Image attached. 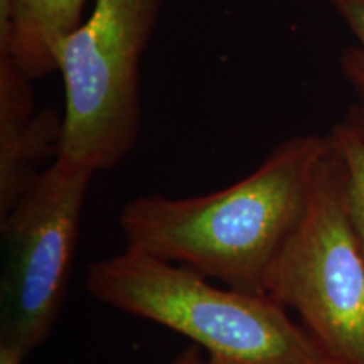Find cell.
<instances>
[{
	"instance_id": "4",
	"label": "cell",
	"mask_w": 364,
	"mask_h": 364,
	"mask_svg": "<svg viewBox=\"0 0 364 364\" xmlns=\"http://www.w3.org/2000/svg\"><path fill=\"white\" fill-rule=\"evenodd\" d=\"M331 142L306 215L268 273L267 295L297 314L334 361L364 364V257L349 218L346 162Z\"/></svg>"
},
{
	"instance_id": "9",
	"label": "cell",
	"mask_w": 364,
	"mask_h": 364,
	"mask_svg": "<svg viewBox=\"0 0 364 364\" xmlns=\"http://www.w3.org/2000/svg\"><path fill=\"white\" fill-rule=\"evenodd\" d=\"M331 136L346 162L349 218L364 257V140L346 129L343 124L332 127Z\"/></svg>"
},
{
	"instance_id": "8",
	"label": "cell",
	"mask_w": 364,
	"mask_h": 364,
	"mask_svg": "<svg viewBox=\"0 0 364 364\" xmlns=\"http://www.w3.org/2000/svg\"><path fill=\"white\" fill-rule=\"evenodd\" d=\"M339 16L356 39L341 53L339 66L354 91L356 102L339 124L364 140V0H322Z\"/></svg>"
},
{
	"instance_id": "1",
	"label": "cell",
	"mask_w": 364,
	"mask_h": 364,
	"mask_svg": "<svg viewBox=\"0 0 364 364\" xmlns=\"http://www.w3.org/2000/svg\"><path fill=\"white\" fill-rule=\"evenodd\" d=\"M331 135H297L243 179L194 198L139 196L118 216L125 248L267 295L273 263L302 221Z\"/></svg>"
},
{
	"instance_id": "7",
	"label": "cell",
	"mask_w": 364,
	"mask_h": 364,
	"mask_svg": "<svg viewBox=\"0 0 364 364\" xmlns=\"http://www.w3.org/2000/svg\"><path fill=\"white\" fill-rule=\"evenodd\" d=\"M85 6L86 0H14L9 51L31 80L58 71V46L81 24Z\"/></svg>"
},
{
	"instance_id": "11",
	"label": "cell",
	"mask_w": 364,
	"mask_h": 364,
	"mask_svg": "<svg viewBox=\"0 0 364 364\" xmlns=\"http://www.w3.org/2000/svg\"><path fill=\"white\" fill-rule=\"evenodd\" d=\"M24 356L6 346H0V364H24Z\"/></svg>"
},
{
	"instance_id": "6",
	"label": "cell",
	"mask_w": 364,
	"mask_h": 364,
	"mask_svg": "<svg viewBox=\"0 0 364 364\" xmlns=\"http://www.w3.org/2000/svg\"><path fill=\"white\" fill-rule=\"evenodd\" d=\"M33 80L16 63L0 65V218L58 159L63 117L38 110Z\"/></svg>"
},
{
	"instance_id": "10",
	"label": "cell",
	"mask_w": 364,
	"mask_h": 364,
	"mask_svg": "<svg viewBox=\"0 0 364 364\" xmlns=\"http://www.w3.org/2000/svg\"><path fill=\"white\" fill-rule=\"evenodd\" d=\"M171 364H218L215 359H211L201 348H198L196 344H191L184 351H181L174 358V361Z\"/></svg>"
},
{
	"instance_id": "3",
	"label": "cell",
	"mask_w": 364,
	"mask_h": 364,
	"mask_svg": "<svg viewBox=\"0 0 364 364\" xmlns=\"http://www.w3.org/2000/svg\"><path fill=\"white\" fill-rule=\"evenodd\" d=\"M161 9L162 0H93L88 19L59 43L65 112L58 159L98 172L135 147L140 70Z\"/></svg>"
},
{
	"instance_id": "2",
	"label": "cell",
	"mask_w": 364,
	"mask_h": 364,
	"mask_svg": "<svg viewBox=\"0 0 364 364\" xmlns=\"http://www.w3.org/2000/svg\"><path fill=\"white\" fill-rule=\"evenodd\" d=\"M85 289L105 306L193 341L218 364H339L282 304L188 267L132 252L91 263Z\"/></svg>"
},
{
	"instance_id": "5",
	"label": "cell",
	"mask_w": 364,
	"mask_h": 364,
	"mask_svg": "<svg viewBox=\"0 0 364 364\" xmlns=\"http://www.w3.org/2000/svg\"><path fill=\"white\" fill-rule=\"evenodd\" d=\"M93 176L88 167L56 159L0 218V346L24 358L49 339L63 314Z\"/></svg>"
}]
</instances>
